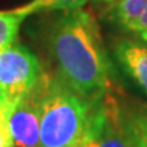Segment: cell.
<instances>
[{"label": "cell", "mask_w": 147, "mask_h": 147, "mask_svg": "<svg viewBox=\"0 0 147 147\" xmlns=\"http://www.w3.org/2000/svg\"><path fill=\"white\" fill-rule=\"evenodd\" d=\"M49 49L57 76L75 93L91 104L108 93L109 61L91 14L80 8L60 16L51 30Z\"/></svg>", "instance_id": "obj_1"}, {"label": "cell", "mask_w": 147, "mask_h": 147, "mask_svg": "<svg viewBox=\"0 0 147 147\" xmlns=\"http://www.w3.org/2000/svg\"><path fill=\"white\" fill-rule=\"evenodd\" d=\"M40 147H76L89 123L93 104L61 79L47 74L41 79Z\"/></svg>", "instance_id": "obj_2"}, {"label": "cell", "mask_w": 147, "mask_h": 147, "mask_svg": "<svg viewBox=\"0 0 147 147\" xmlns=\"http://www.w3.org/2000/svg\"><path fill=\"white\" fill-rule=\"evenodd\" d=\"M42 74L40 60L27 47L14 42L0 52V90L11 104L30 94Z\"/></svg>", "instance_id": "obj_3"}, {"label": "cell", "mask_w": 147, "mask_h": 147, "mask_svg": "<svg viewBox=\"0 0 147 147\" xmlns=\"http://www.w3.org/2000/svg\"><path fill=\"white\" fill-rule=\"evenodd\" d=\"M79 147H128L124 109L106 93L91 106L90 119Z\"/></svg>", "instance_id": "obj_4"}, {"label": "cell", "mask_w": 147, "mask_h": 147, "mask_svg": "<svg viewBox=\"0 0 147 147\" xmlns=\"http://www.w3.org/2000/svg\"><path fill=\"white\" fill-rule=\"evenodd\" d=\"M41 93L42 86L40 80L30 94L22 97L11 105L8 113V128L14 147H40Z\"/></svg>", "instance_id": "obj_5"}, {"label": "cell", "mask_w": 147, "mask_h": 147, "mask_svg": "<svg viewBox=\"0 0 147 147\" xmlns=\"http://www.w3.org/2000/svg\"><path fill=\"white\" fill-rule=\"evenodd\" d=\"M115 55L124 71L147 94V44L121 38L116 42Z\"/></svg>", "instance_id": "obj_6"}, {"label": "cell", "mask_w": 147, "mask_h": 147, "mask_svg": "<svg viewBox=\"0 0 147 147\" xmlns=\"http://www.w3.org/2000/svg\"><path fill=\"white\" fill-rule=\"evenodd\" d=\"M27 16L29 15L22 7L15 10L0 11V52L15 42L19 27Z\"/></svg>", "instance_id": "obj_7"}, {"label": "cell", "mask_w": 147, "mask_h": 147, "mask_svg": "<svg viewBox=\"0 0 147 147\" xmlns=\"http://www.w3.org/2000/svg\"><path fill=\"white\" fill-rule=\"evenodd\" d=\"M147 10V0H119L115 4V21L124 29L131 25Z\"/></svg>", "instance_id": "obj_8"}, {"label": "cell", "mask_w": 147, "mask_h": 147, "mask_svg": "<svg viewBox=\"0 0 147 147\" xmlns=\"http://www.w3.org/2000/svg\"><path fill=\"white\" fill-rule=\"evenodd\" d=\"M89 0H33L29 4L22 5L27 15L41 10H60V11H74L83 8Z\"/></svg>", "instance_id": "obj_9"}, {"label": "cell", "mask_w": 147, "mask_h": 147, "mask_svg": "<svg viewBox=\"0 0 147 147\" xmlns=\"http://www.w3.org/2000/svg\"><path fill=\"white\" fill-rule=\"evenodd\" d=\"M124 113L128 121L147 140V104H134L129 109L124 110Z\"/></svg>", "instance_id": "obj_10"}, {"label": "cell", "mask_w": 147, "mask_h": 147, "mask_svg": "<svg viewBox=\"0 0 147 147\" xmlns=\"http://www.w3.org/2000/svg\"><path fill=\"white\" fill-rule=\"evenodd\" d=\"M125 125H127V134H128V147H147V140L143 138L142 134L128 121L127 117H125Z\"/></svg>", "instance_id": "obj_11"}, {"label": "cell", "mask_w": 147, "mask_h": 147, "mask_svg": "<svg viewBox=\"0 0 147 147\" xmlns=\"http://www.w3.org/2000/svg\"><path fill=\"white\" fill-rule=\"evenodd\" d=\"M8 113L0 115V147H14L8 128Z\"/></svg>", "instance_id": "obj_12"}, {"label": "cell", "mask_w": 147, "mask_h": 147, "mask_svg": "<svg viewBox=\"0 0 147 147\" xmlns=\"http://www.w3.org/2000/svg\"><path fill=\"white\" fill-rule=\"evenodd\" d=\"M146 29H147V10L144 11V12H143L139 18H138L136 21L132 23L131 27H129L128 30L139 36V34H140L143 30H146Z\"/></svg>", "instance_id": "obj_13"}, {"label": "cell", "mask_w": 147, "mask_h": 147, "mask_svg": "<svg viewBox=\"0 0 147 147\" xmlns=\"http://www.w3.org/2000/svg\"><path fill=\"white\" fill-rule=\"evenodd\" d=\"M11 105H12V104L5 98V95L3 94L1 90H0V115H1V113H8Z\"/></svg>", "instance_id": "obj_14"}, {"label": "cell", "mask_w": 147, "mask_h": 147, "mask_svg": "<svg viewBox=\"0 0 147 147\" xmlns=\"http://www.w3.org/2000/svg\"><path fill=\"white\" fill-rule=\"evenodd\" d=\"M119 0H97V3H101V4H106V5H115Z\"/></svg>", "instance_id": "obj_15"}, {"label": "cell", "mask_w": 147, "mask_h": 147, "mask_svg": "<svg viewBox=\"0 0 147 147\" xmlns=\"http://www.w3.org/2000/svg\"><path fill=\"white\" fill-rule=\"evenodd\" d=\"M139 37L142 38V41L144 42V44H147V29H146V30H143V32L139 34Z\"/></svg>", "instance_id": "obj_16"}, {"label": "cell", "mask_w": 147, "mask_h": 147, "mask_svg": "<svg viewBox=\"0 0 147 147\" xmlns=\"http://www.w3.org/2000/svg\"><path fill=\"white\" fill-rule=\"evenodd\" d=\"M76 147H79V146H76Z\"/></svg>", "instance_id": "obj_17"}]
</instances>
